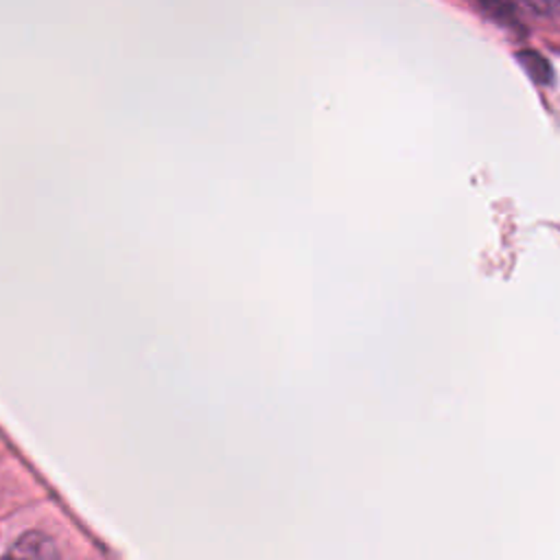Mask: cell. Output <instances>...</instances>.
<instances>
[{
	"mask_svg": "<svg viewBox=\"0 0 560 560\" xmlns=\"http://www.w3.org/2000/svg\"><path fill=\"white\" fill-rule=\"evenodd\" d=\"M4 560H59V547L48 534L31 529L13 540Z\"/></svg>",
	"mask_w": 560,
	"mask_h": 560,
	"instance_id": "cell-1",
	"label": "cell"
},
{
	"mask_svg": "<svg viewBox=\"0 0 560 560\" xmlns=\"http://www.w3.org/2000/svg\"><path fill=\"white\" fill-rule=\"evenodd\" d=\"M479 7H481L483 11H488V13H492L497 20L518 24L516 4H512V2H503V0H483V2H479Z\"/></svg>",
	"mask_w": 560,
	"mask_h": 560,
	"instance_id": "cell-3",
	"label": "cell"
},
{
	"mask_svg": "<svg viewBox=\"0 0 560 560\" xmlns=\"http://www.w3.org/2000/svg\"><path fill=\"white\" fill-rule=\"evenodd\" d=\"M518 59H521V63L529 70V74L536 81H549L551 66H549V61L538 50H527V48L518 50Z\"/></svg>",
	"mask_w": 560,
	"mask_h": 560,
	"instance_id": "cell-2",
	"label": "cell"
}]
</instances>
